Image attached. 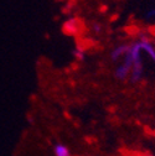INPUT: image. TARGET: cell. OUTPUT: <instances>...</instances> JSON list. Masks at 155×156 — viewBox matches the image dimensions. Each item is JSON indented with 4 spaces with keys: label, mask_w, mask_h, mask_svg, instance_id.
Instances as JSON below:
<instances>
[{
    "label": "cell",
    "mask_w": 155,
    "mask_h": 156,
    "mask_svg": "<svg viewBox=\"0 0 155 156\" xmlns=\"http://www.w3.org/2000/svg\"><path fill=\"white\" fill-rule=\"evenodd\" d=\"M74 55H76V57L78 58V60H83V58H85V53H83V51H81V50H77V51L74 52Z\"/></svg>",
    "instance_id": "5"
},
{
    "label": "cell",
    "mask_w": 155,
    "mask_h": 156,
    "mask_svg": "<svg viewBox=\"0 0 155 156\" xmlns=\"http://www.w3.org/2000/svg\"><path fill=\"white\" fill-rule=\"evenodd\" d=\"M153 16H155V10H150L148 12V17H153Z\"/></svg>",
    "instance_id": "7"
},
{
    "label": "cell",
    "mask_w": 155,
    "mask_h": 156,
    "mask_svg": "<svg viewBox=\"0 0 155 156\" xmlns=\"http://www.w3.org/2000/svg\"><path fill=\"white\" fill-rule=\"evenodd\" d=\"M63 30L67 32V34H74L78 31V21L76 19H70L67 20L63 25Z\"/></svg>",
    "instance_id": "2"
},
{
    "label": "cell",
    "mask_w": 155,
    "mask_h": 156,
    "mask_svg": "<svg viewBox=\"0 0 155 156\" xmlns=\"http://www.w3.org/2000/svg\"><path fill=\"white\" fill-rule=\"evenodd\" d=\"M146 156H154V155H146Z\"/></svg>",
    "instance_id": "8"
},
{
    "label": "cell",
    "mask_w": 155,
    "mask_h": 156,
    "mask_svg": "<svg viewBox=\"0 0 155 156\" xmlns=\"http://www.w3.org/2000/svg\"><path fill=\"white\" fill-rule=\"evenodd\" d=\"M129 51V47L128 46H118V47H115L114 48V51L112 52V58L113 60H117V58H119L123 53H125V52H128Z\"/></svg>",
    "instance_id": "4"
},
{
    "label": "cell",
    "mask_w": 155,
    "mask_h": 156,
    "mask_svg": "<svg viewBox=\"0 0 155 156\" xmlns=\"http://www.w3.org/2000/svg\"><path fill=\"white\" fill-rule=\"evenodd\" d=\"M53 154H55V156H71L70 149L65 144H55Z\"/></svg>",
    "instance_id": "1"
},
{
    "label": "cell",
    "mask_w": 155,
    "mask_h": 156,
    "mask_svg": "<svg viewBox=\"0 0 155 156\" xmlns=\"http://www.w3.org/2000/svg\"><path fill=\"white\" fill-rule=\"evenodd\" d=\"M93 29L96 30V32H99V31H101V26H99L98 24H94V25H93Z\"/></svg>",
    "instance_id": "6"
},
{
    "label": "cell",
    "mask_w": 155,
    "mask_h": 156,
    "mask_svg": "<svg viewBox=\"0 0 155 156\" xmlns=\"http://www.w3.org/2000/svg\"><path fill=\"white\" fill-rule=\"evenodd\" d=\"M130 69V66L128 63H124L122 66H119L115 71V77L118 78V80H124V78L128 76V72Z\"/></svg>",
    "instance_id": "3"
}]
</instances>
